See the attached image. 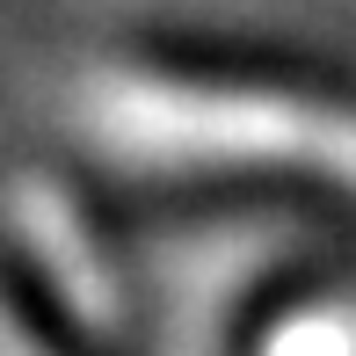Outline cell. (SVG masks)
Here are the masks:
<instances>
[{"instance_id": "obj_1", "label": "cell", "mask_w": 356, "mask_h": 356, "mask_svg": "<svg viewBox=\"0 0 356 356\" xmlns=\"http://www.w3.org/2000/svg\"><path fill=\"white\" fill-rule=\"evenodd\" d=\"M109 138L182 160L313 168L356 189V109L305 102L277 88H189V80H109L95 95Z\"/></svg>"}, {"instance_id": "obj_2", "label": "cell", "mask_w": 356, "mask_h": 356, "mask_svg": "<svg viewBox=\"0 0 356 356\" xmlns=\"http://www.w3.org/2000/svg\"><path fill=\"white\" fill-rule=\"evenodd\" d=\"M8 204H15V225H22L29 262L44 269V284L58 291V305H66L80 327L109 334L124 320V291H117V277H109V262H102V248H95L88 218L73 211V197L58 182H44V175H22Z\"/></svg>"}, {"instance_id": "obj_3", "label": "cell", "mask_w": 356, "mask_h": 356, "mask_svg": "<svg viewBox=\"0 0 356 356\" xmlns=\"http://www.w3.org/2000/svg\"><path fill=\"white\" fill-rule=\"evenodd\" d=\"M269 349H356V313L349 305H313V313L284 320V327H269Z\"/></svg>"}, {"instance_id": "obj_4", "label": "cell", "mask_w": 356, "mask_h": 356, "mask_svg": "<svg viewBox=\"0 0 356 356\" xmlns=\"http://www.w3.org/2000/svg\"><path fill=\"white\" fill-rule=\"evenodd\" d=\"M0 349H8V356H29V349H37V334H29L22 320L8 313V305H0Z\"/></svg>"}]
</instances>
